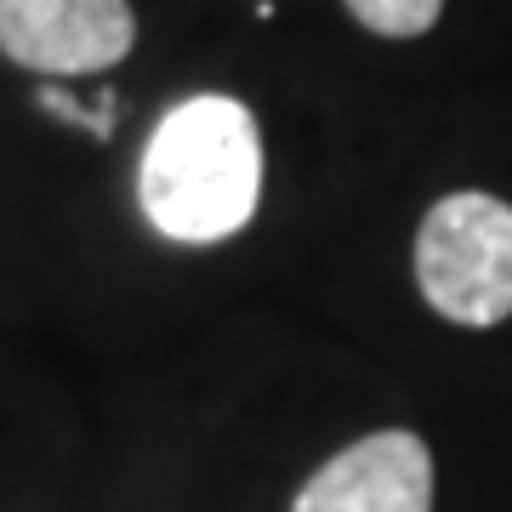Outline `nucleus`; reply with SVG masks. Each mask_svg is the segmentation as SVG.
<instances>
[{
	"mask_svg": "<svg viewBox=\"0 0 512 512\" xmlns=\"http://www.w3.org/2000/svg\"><path fill=\"white\" fill-rule=\"evenodd\" d=\"M131 46V0H0V52L46 80L103 74Z\"/></svg>",
	"mask_w": 512,
	"mask_h": 512,
	"instance_id": "obj_3",
	"label": "nucleus"
},
{
	"mask_svg": "<svg viewBox=\"0 0 512 512\" xmlns=\"http://www.w3.org/2000/svg\"><path fill=\"white\" fill-rule=\"evenodd\" d=\"M416 285L450 325L512 319V205L495 194H444L416 234Z\"/></svg>",
	"mask_w": 512,
	"mask_h": 512,
	"instance_id": "obj_2",
	"label": "nucleus"
},
{
	"mask_svg": "<svg viewBox=\"0 0 512 512\" xmlns=\"http://www.w3.org/2000/svg\"><path fill=\"white\" fill-rule=\"evenodd\" d=\"M291 512H433V456L404 427L370 433L336 450L296 490Z\"/></svg>",
	"mask_w": 512,
	"mask_h": 512,
	"instance_id": "obj_4",
	"label": "nucleus"
},
{
	"mask_svg": "<svg viewBox=\"0 0 512 512\" xmlns=\"http://www.w3.org/2000/svg\"><path fill=\"white\" fill-rule=\"evenodd\" d=\"M342 6L382 40H416L444 12V0H342Z\"/></svg>",
	"mask_w": 512,
	"mask_h": 512,
	"instance_id": "obj_5",
	"label": "nucleus"
},
{
	"mask_svg": "<svg viewBox=\"0 0 512 512\" xmlns=\"http://www.w3.org/2000/svg\"><path fill=\"white\" fill-rule=\"evenodd\" d=\"M40 109L57 114V120H69V126H80V131H92L97 143H109V137H114V109H120V97L103 92L97 103H80V97L63 92L57 80H46V86H40Z\"/></svg>",
	"mask_w": 512,
	"mask_h": 512,
	"instance_id": "obj_6",
	"label": "nucleus"
},
{
	"mask_svg": "<svg viewBox=\"0 0 512 512\" xmlns=\"http://www.w3.org/2000/svg\"><path fill=\"white\" fill-rule=\"evenodd\" d=\"M143 217L177 245H217L256 217L262 131L239 97L200 92L165 114L137 165Z\"/></svg>",
	"mask_w": 512,
	"mask_h": 512,
	"instance_id": "obj_1",
	"label": "nucleus"
}]
</instances>
